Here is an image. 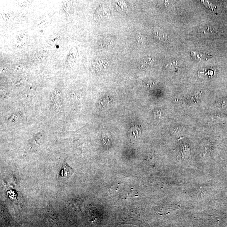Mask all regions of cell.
<instances>
[{"label": "cell", "mask_w": 227, "mask_h": 227, "mask_svg": "<svg viewBox=\"0 0 227 227\" xmlns=\"http://www.w3.org/2000/svg\"><path fill=\"white\" fill-rule=\"evenodd\" d=\"M32 2L33 1H22L19 2V5L22 7L28 6L32 4Z\"/></svg>", "instance_id": "obj_4"}, {"label": "cell", "mask_w": 227, "mask_h": 227, "mask_svg": "<svg viewBox=\"0 0 227 227\" xmlns=\"http://www.w3.org/2000/svg\"><path fill=\"white\" fill-rule=\"evenodd\" d=\"M64 9L66 12H69L71 10V3L69 1H66L63 5Z\"/></svg>", "instance_id": "obj_3"}, {"label": "cell", "mask_w": 227, "mask_h": 227, "mask_svg": "<svg viewBox=\"0 0 227 227\" xmlns=\"http://www.w3.org/2000/svg\"><path fill=\"white\" fill-rule=\"evenodd\" d=\"M74 173V170L67 165L66 162L64 164L60 172V176L63 178L68 179Z\"/></svg>", "instance_id": "obj_1"}, {"label": "cell", "mask_w": 227, "mask_h": 227, "mask_svg": "<svg viewBox=\"0 0 227 227\" xmlns=\"http://www.w3.org/2000/svg\"><path fill=\"white\" fill-rule=\"evenodd\" d=\"M141 134V130L140 126H133L129 130V136L131 139H138L139 138Z\"/></svg>", "instance_id": "obj_2"}]
</instances>
